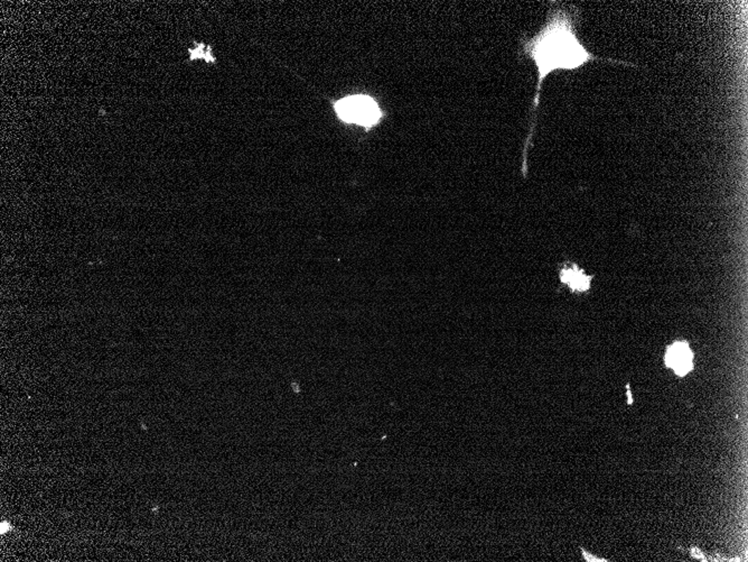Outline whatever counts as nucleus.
<instances>
[{"instance_id":"obj_1","label":"nucleus","mask_w":748,"mask_h":562,"mask_svg":"<svg viewBox=\"0 0 748 562\" xmlns=\"http://www.w3.org/2000/svg\"><path fill=\"white\" fill-rule=\"evenodd\" d=\"M580 11L575 6H555L539 32L530 39L521 41V55L533 62L537 67L538 82L532 102L531 121L523 149V173H526V155L537 127L538 108L541 88L545 79L557 71H576L592 62H611L614 65H631L629 62L603 59L587 50L578 37Z\"/></svg>"},{"instance_id":"obj_2","label":"nucleus","mask_w":748,"mask_h":562,"mask_svg":"<svg viewBox=\"0 0 748 562\" xmlns=\"http://www.w3.org/2000/svg\"><path fill=\"white\" fill-rule=\"evenodd\" d=\"M334 112L339 121L348 125L363 127L371 131L383 119L384 114L378 101L369 95L355 93L346 95L333 104Z\"/></svg>"},{"instance_id":"obj_3","label":"nucleus","mask_w":748,"mask_h":562,"mask_svg":"<svg viewBox=\"0 0 748 562\" xmlns=\"http://www.w3.org/2000/svg\"><path fill=\"white\" fill-rule=\"evenodd\" d=\"M665 365L672 368L678 376H684L693 368V354L687 342H674L665 354Z\"/></svg>"},{"instance_id":"obj_4","label":"nucleus","mask_w":748,"mask_h":562,"mask_svg":"<svg viewBox=\"0 0 748 562\" xmlns=\"http://www.w3.org/2000/svg\"><path fill=\"white\" fill-rule=\"evenodd\" d=\"M562 281L575 291H585L590 286V279L582 274L576 266L562 269Z\"/></svg>"},{"instance_id":"obj_5","label":"nucleus","mask_w":748,"mask_h":562,"mask_svg":"<svg viewBox=\"0 0 748 562\" xmlns=\"http://www.w3.org/2000/svg\"><path fill=\"white\" fill-rule=\"evenodd\" d=\"M189 59H203L206 62H215V56L211 55V48H205V45L198 44L196 48L189 50Z\"/></svg>"},{"instance_id":"obj_6","label":"nucleus","mask_w":748,"mask_h":562,"mask_svg":"<svg viewBox=\"0 0 748 562\" xmlns=\"http://www.w3.org/2000/svg\"><path fill=\"white\" fill-rule=\"evenodd\" d=\"M583 554H584L585 559L587 561H605V560H599L597 558L592 557V554H588L586 551H583Z\"/></svg>"}]
</instances>
